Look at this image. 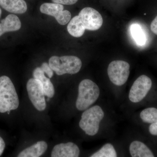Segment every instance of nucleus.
I'll list each match as a JSON object with an SVG mask.
<instances>
[{"mask_svg":"<svg viewBox=\"0 0 157 157\" xmlns=\"http://www.w3.org/2000/svg\"><path fill=\"white\" fill-rule=\"evenodd\" d=\"M19 104L12 78L7 74H0V116H10L18 109Z\"/></svg>","mask_w":157,"mask_h":157,"instance_id":"f257e3e1","label":"nucleus"},{"mask_svg":"<svg viewBox=\"0 0 157 157\" xmlns=\"http://www.w3.org/2000/svg\"><path fill=\"white\" fill-rule=\"evenodd\" d=\"M98 85L89 79H85L79 83L76 106L78 110L87 109L98 100L100 96Z\"/></svg>","mask_w":157,"mask_h":157,"instance_id":"f03ea898","label":"nucleus"},{"mask_svg":"<svg viewBox=\"0 0 157 157\" xmlns=\"http://www.w3.org/2000/svg\"><path fill=\"white\" fill-rule=\"evenodd\" d=\"M48 64L57 75L61 76L78 73L81 69L82 63L80 59L73 56H53L49 59Z\"/></svg>","mask_w":157,"mask_h":157,"instance_id":"7ed1b4c3","label":"nucleus"},{"mask_svg":"<svg viewBox=\"0 0 157 157\" xmlns=\"http://www.w3.org/2000/svg\"><path fill=\"white\" fill-rule=\"evenodd\" d=\"M104 116L103 109L96 105L85 110L79 121V126L86 135L94 136L98 133L100 122Z\"/></svg>","mask_w":157,"mask_h":157,"instance_id":"20e7f679","label":"nucleus"},{"mask_svg":"<svg viewBox=\"0 0 157 157\" xmlns=\"http://www.w3.org/2000/svg\"><path fill=\"white\" fill-rule=\"evenodd\" d=\"M130 65L122 60H115L109 64L107 73L113 84L121 86L126 83L130 74Z\"/></svg>","mask_w":157,"mask_h":157,"instance_id":"39448f33","label":"nucleus"},{"mask_svg":"<svg viewBox=\"0 0 157 157\" xmlns=\"http://www.w3.org/2000/svg\"><path fill=\"white\" fill-rule=\"evenodd\" d=\"M26 88L29 98L35 108L39 111L45 110L46 108L45 95L40 82L31 78L27 82Z\"/></svg>","mask_w":157,"mask_h":157,"instance_id":"423d86ee","label":"nucleus"},{"mask_svg":"<svg viewBox=\"0 0 157 157\" xmlns=\"http://www.w3.org/2000/svg\"><path fill=\"white\" fill-rule=\"evenodd\" d=\"M152 81L146 75L139 76L132 85L129 93V99L132 103L140 102L146 97L151 89Z\"/></svg>","mask_w":157,"mask_h":157,"instance_id":"0eeeda50","label":"nucleus"},{"mask_svg":"<svg viewBox=\"0 0 157 157\" xmlns=\"http://www.w3.org/2000/svg\"><path fill=\"white\" fill-rule=\"evenodd\" d=\"M61 4L45 3L40 6V11L43 14L53 16L61 25H65L70 21L71 14L68 10H64Z\"/></svg>","mask_w":157,"mask_h":157,"instance_id":"6e6552de","label":"nucleus"},{"mask_svg":"<svg viewBox=\"0 0 157 157\" xmlns=\"http://www.w3.org/2000/svg\"><path fill=\"white\" fill-rule=\"evenodd\" d=\"M78 16L85 28L88 30H98L103 25V19L101 14L93 8H84L80 11Z\"/></svg>","mask_w":157,"mask_h":157,"instance_id":"1a4fd4ad","label":"nucleus"},{"mask_svg":"<svg viewBox=\"0 0 157 157\" xmlns=\"http://www.w3.org/2000/svg\"><path fill=\"white\" fill-rule=\"evenodd\" d=\"M80 150L75 144L69 142L61 143L55 145L51 152L52 157H78Z\"/></svg>","mask_w":157,"mask_h":157,"instance_id":"9d476101","label":"nucleus"},{"mask_svg":"<svg viewBox=\"0 0 157 157\" xmlns=\"http://www.w3.org/2000/svg\"><path fill=\"white\" fill-rule=\"evenodd\" d=\"M21 27L19 17L15 14H9L0 21V37L6 33L18 31Z\"/></svg>","mask_w":157,"mask_h":157,"instance_id":"9b49d317","label":"nucleus"},{"mask_svg":"<svg viewBox=\"0 0 157 157\" xmlns=\"http://www.w3.org/2000/svg\"><path fill=\"white\" fill-rule=\"evenodd\" d=\"M0 7L11 14H22L27 10L24 0H0Z\"/></svg>","mask_w":157,"mask_h":157,"instance_id":"f8f14e48","label":"nucleus"},{"mask_svg":"<svg viewBox=\"0 0 157 157\" xmlns=\"http://www.w3.org/2000/svg\"><path fill=\"white\" fill-rule=\"evenodd\" d=\"M34 78L38 79L41 82L45 95L48 98H52L54 96L55 90L53 84L51 81L50 78L45 76V73L40 67H37L33 72Z\"/></svg>","mask_w":157,"mask_h":157,"instance_id":"ddd939ff","label":"nucleus"},{"mask_svg":"<svg viewBox=\"0 0 157 157\" xmlns=\"http://www.w3.org/2000/svg\"><path fill=\"white\" fill-rule=\"evenodd\" d=\"M48 144L45 141H38L32 146L27 147L18 153V157H39L47 150Z\"/></svg>","mask_w":157,"mask_h":157,"instance_id":"4468645a","label":"nucleus"},{"mask_svg":"<svg viewBox=\"0 0 157 157\" xmlns=\"http://www.w3.org/2000/svg\"><path fill=\"white\" fill-rule=\"evenodd\" d=\"M130 154L133 157H154V155L144 144L140 141H133L129 147Z\"/></svg>","mask_w":157,"mask_h":157,"instance_id":"2eb2a0df","label":"nucleus"},{"mask_svg":"<svg viewBox=\"0 0 157 157\" xmlns=\"http://www.w3.org/2000/svg\"><path fill=\"white\" fill-rule=\"evenodd\" d=\"M67 29L70 35L76 38L82 36L86 30L78 15L73 17L69 21Z\"/></svg>","mask_w":157,"mask_h":157,"instance_id":"dca6fc26","label":"nucleus"},{"mask_svg":"<svg viewBox=\"0 0 157 157\" xmlns=\"http://www.w3.org/2000/svg\"><path fill=\"white\" fill-rule=\"evenodd\" d=\"M132 38L138 45H143L146 41V36L140 26L137 24H133L130 27Z\"/></svg>","mask_w":157,"mask_h":157,"instance_id":"f3484780","label":"nucleus"},{"mask_svg":"<svg viewBox=\"0 0 157 157\" xmlns=\"http://www.w3.org/2000/svg\"><path fill=\"white\" fill-rule=\"evenodd\" d=\"M140 117L145 123L153 124L157 123V109L154 107H149L143 109L140 113Z\"/></svg>","mask_w":157,"mask_h":157,"instance_id":"a211bd4d","label":"nucleus"},{"mask_svg":"<svg viewBox=\"0 0 157 157\" xmlns=\"http://www.w3.org/2000/svg\"><path fill=\"white\" fill-rule=\"evenodd\" d=\"M91 157H116L117 154L111 144H104L99 150L92 155Z\"/></svg>","mask_w":157,"mask_h":157,"instance_id":"6ab92c4d","label":"nucleus"},{"mask_svg":"<svg viewBox=\"0 0 157 157\" xmlns=\"http://www.w3.org/2000/svg\"><path fill=\"white\" fill-rule=\"evenodd\" d=\"M40 68L43 72L48 76L49 78H52L53 76V71L50 67V66L48 63L45 62L42 63Z\"/></svg>","mask_w":157,"mask_h":157,"instance_id":"aec40b11","label":"nucleus"},{"mask_svg":"<svg viewBox=\"0 0 157 157\" xmlns=\"http://www.w3.org/2000/svg\"><path fill=\"white\" fill-rule=\"evenodd\" d=\"M53 3L65 5H72L77 2L78 0H52Z\"/></svg>","mask_w":157,"mask_h":157,"instance_id":"412c9836","label":"nucleus"},{"mask_svg":"<svg viewBox=\"0 0 157 157\" xmlns=\"http://www.w3.org/2000/svg\"><path fill=\"white\" fill-rule=\"evenodd\" d=\"M6 144L4 137L0 135V157L3 155L6 149Z\"/></svg>","mask_w":157,"mask_h":157,"instance_id":"4be33fe9","label":"nucleus"},{"mask_svg":"<svg viewBox=\"0 0 157 157\" xmlns=\"http://www.w3.org/2000/svg\"><path fill=\"white\" fill-rule=\"evenodd\" d=\"M149 131L151 135L157 136V123L151 124L149 128Z\"/></svg>","mask_w":157,"mask_h":157,"instance_id":"5701e85b","label":"nucleus"},{"mask_svg":"<svg viewBox=\"0 0 157 157\" xmlns=\"http://www.w3.org/2000/svg\"><path fill=\"white\" fill-rule=\"evenodd\" d=\"M151 29L154 33L157 35V16L152 21L151 24Z\"/></svg>","mask_w":157,"mask_h":157,"instance_id":"b1692460","label":"nucleus"},{"mask_svg":"<svg viewBox=\"0 0 157 157\" xmlns=\"http://www.w3.org/2000/svg\"><path fill=\"white\" fill-rule=\"evenodd\" d=\"M2 11L1 7H0V18H1V16H2Z\"/></svg>","mask_w":157,"mask_h":157,"instance_id":"393cba45","label":"nucleus"}]
</instances>
